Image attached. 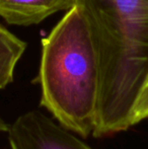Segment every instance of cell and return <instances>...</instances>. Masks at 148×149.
Returning <instances> with one entry per match:
<instances>
[{
    "instance_id": "obj_1",
    "label": "cell",
    "mask_w": 148,
    "mask_h": 149,
    "mask_svg": "<svg viewBox=\"0 0 148 149\" xmlns=\"http://www.w3.org/2000/svg\"><path fill=\"white\" fill-rule=\"evenodd\" d=\"M101 60L94 137L132 127V111L148 73V0H75Z\"/></svg>"
},
{
    "instance_id": "obj_6",
    "label": "cell",
    "mask_w": 148,
    "mask_h": 149,
    "mask_svg": "<svg viewBox=\"0 0 148 149\" xmlns=\"http://www.w3.org/2000/svg\"><path fill=\"white\" fill-rule=\"evenodd\" d=\"M148 119V73L132 111V126Z\"/></svg>"
},
{
    "instance_id": "obj_2",
    "label": "cell",
    "mask_w": 148,
    "mask_h": 149,
    "mask_svg": "<svg viewBox=\"0 0 148 149\" xmlns=\"http://www.w3.org/2000/svg\"><path fill=\"white\" fill-rule=\"evenodd\" d=\"M38 81L41 104L67 130L93 133L101 88V60L78 5L69 9L42 41Z\"/></svg>"
},
{
    "instance_id": "obj_5",
    "label": "cell",
    "mask_w": 148,
    "mask_h": 149,
    "mask_svg": "<svg viewBox=\"0 0 148 149\" xmlns=\"http://www.w3.org/2000/svg\"><path fill=\"white\" fill-rule=\"evenodd\" d=\"M26 48L24 41L0 24V89L12 82L14 69Z\"/></svg>"
},
{
    "instance_id": "obj_3",
    "label": "cell",
    "mask_w": 148,
    "mask_h": 149,
    "mask_svg": "<svg viewBox=\"0 0 148 149\" xmlns=\"http://www.w3.org/2000/svg\"><path fill=\"white\" fill-rule=\"evenodd\" d=\"M7 132L11 149H92L37 110L18 117Z\"/></svg>"
},
{
    "instance_id": "obj_7",
    "label": "cell",
    "mask_w": 148,
    "mask_h": 149,
    "mask_svg": "<svg viewBox=\"0 0 148 149\" xmlns=\"http://www.w3.org/2000/svg\"><path fill=\"white\" fill-rule=\"evenodd\" d=\"M8 128H9V126L7 125V123L4 121L1 115H0V132H7Z\"/></svg>"
},
{
    "instance_id": "obj_4",
    "label": "cell",
    "mask_w": 148,
    "mask_h": 149,
    "mask_svg": "<svg viewBox=\"0 0 148 149\" xmlns=\"http://www.w3.org/2000/svg\"><path fill=\"white\" fill-rule=\"evenodd\" d=\"M74 5L75 0H0V16L9 24L33 26Z\"/></svg>"
}]
</instances>
